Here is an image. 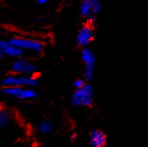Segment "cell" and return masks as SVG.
Instances as JSON below:
<instances>
[{
  "label": "cell",
  "instance_id": "obj_1",
  "mask_svg": "<svg viewBox=\"0 0 148 147\" xmlns=\"http://www.w3.org/2000/svg\"><path fill=\"white\" fill-rule=\"evenodd\" d=\"M11 42L23 52H32L34 54H40L45 48V44L40 40L27 37V36H14L12 37Z\"/></svg>",
  "mask_w": 148,
  "mask_h": 147
},
{
  "label": "cell",
  "instance_id": "obj_2",
  "mask_svg": "<svg viewBox=\"0 0 148 147\" xmlns=\"http://www.w3.org/2000/svg\"><path fill=\"white\" fill-rule=\"evenodd\" d=\"M1 93L7 97L19 101H32L37 98L38 93L34 87L23 86H2Z\"/></svg>",
  "mask_w": 148,
  "mask_h": 147
},
{
  "label": "cell",
  "instance_id": "obj_3",
  "mask_svg": "<svg viewBox=\"0 0 148 147\" xmlns=\"http://www.w3.org/2000/svg\"><path fill=\"white\" fill-rule=\"evenodd\" d=\"M38 85V78L34 75H21L12 73L1 80L2 86H23L35 87Z\"/></svg>",
  "mask_w": 148,
  "mask_h": 147
},
{
  "label": "cell",
  "instance_id": "obj_4",
  "mask_svg": "<svg viewBox=\"0 0 148 147\" xmlns=\"http://www.w3.org/2000/svg\"><path fill=\"white\" fill-rule=\"evenodd\" d=\"M11 71L15 74L21 75H34L36 72L37 67L36 64L30 61L26 57L19 56L18 58H14L10 65Z\"/></svg>",
  "mask_w": 148,
  "mask_h": 147
},
{
  "label": "cell",
  "instance_id": "obj_5",
  "mask_svg": "<svg viewBox=\"0 0 148 147\" xmlns=\"http://www.w3.org/2000/svg\"><path fill=\"white\" fill-rule=\"evenodd\" d=\"M95 37V26L92 19H88L83 26L79 29L77 36H76V43L80 48H84L90 44Z\"/></svg>",
  "mask_w": 148,
  "mask_h": 147
},
{
  "label": "cell",
  "instance_id": "obj_6",
  "mask_svg": "<svg viewBox=\"0 0 148 147\" xmlns=\"http://www.w3.org/2000/svg\"><path fill=\"white\" fill-rule=\"evenodd\" d=\"M93 101V94L91 88L88 85H83L81 88L75 89L72 95V102L75 106L88 107L91 105Z\"/></svg>",
  "mask_w": 148,
  "mask_h": 147
},
{
  "label": "cell",
  "instance_id": "obj_7",
  "mask_svg": "<svg viewBox=\"0 0 148 147\" xmlns=\"http://www.w3.org/2000/svg\"><path fill=\"white\" fill-rule=\"evenodd\" d=\"M0 51L5 55V56H9L13 59L22 56L24 54V52L16 47L11 40H5L3 38H0Z\"/></svg>",
  "mask_w": 148,
  "mask_h": 147
},
{
  "label": "cell",
  "instance_id": "obj_8",
  "mask_svg": "<svg viewBox=\"0 0 148 147\" xmlns=\"http://www.w3.org/2000/svg\"><path fill=\"white\" fill-rule=\"evenodd\" d=\"M90 143L94 147H103L106 145L107 137L100 130H94L90 133Z\"/></svg>",
  "mask_w": 148,
  "mask_h": 147
},
{
  "label": "cell",
  "instance_id": "obj_9",
  "mask_svg": "<svg viewBox=\"0 0 148 147\" xmlns=\"http://www.w3.org/2000/svg\"><path fill=\"white\" fill-rule=\"evenodd\" d=\"M12 119V111L5 107H0V130L7 129L11 125Z\"/></svg>",
  "mask_w": 148,
  "mask_h": 147
},
{
  "label": "cell",
  "instance_id": "obj_10",
  "mask_svg": "<svg viewBox=\"0 0 148 147\" xmlns=\"http://www.w3.org/2000/svg\"><path fill=\"white\" fill-rule=\"evenodd\" d=\"M80 13L82 18H88V16L93 13L92 0H82L80 7Z\"/></svg>",
  "mask_w": 148,
  "mask_h": 147
},
{
  "label": "cell",
  "instance_id": "obj_11",
  "mask_svg": "<svg viewBox=\"0 0 148 147\" xmlns=\"http://www.w3.org/2000/svg\"><path fill=\"white\" fill-rule=\"evenodd\" d=\"M82 60L86 66H93L95 61L94 55L91 53L90 50L85 49L82 52Z\"/></svg>",
  "mask_w": 148,
  "mask_h": 147
},
{
  "label": "cell",
  "instance_id": "obj_12",
  "mask_svg": "<svg viewBox=\"0 0 148 147\" xmlns=\"http://www.w3.org/2000/svg\"><path fill=\"white\" fill-rule=\"evenodd\" d=\"M38 130L41 134L47 135L52 132L53 130V123L48 120L41 121L38 125Z\"/></svg>",
  "mask_w": 148,
  "mask_h": 147
},
{
  "label": "cell",
  "instance_id": "obj_13",
  "mask_svg": "<svg viewBox=\"0 0 148 147\" xmlns=\"http://www.w3.org/2000/svg\"><path fill=\"white\" fill-rule=\"evenodd\" d=\"M85 85H86V83H85V81H84L83 79H76V80L74 82V84H73V85H74V87L75 88V89L81 88V87H82V86Z\"/></svg>",
  "mask_w": 148,
  "mask_h": 147
},
{
  "label": "cell",
  "instance_id": "obj_14",
  "mask_svg": "<svg viewBox=\"0 0 148 147\" xmlns=\"http://www.w3.org/2000/svg\"><path fill=\"white\" fill-rule=\"evenodd\" d=\"M48 1H49V0H37L38 4H40V5H45V4H47Z\"/></svg>",
  "mask_w": 148,
  "mask_h": 147
},
{
  "label": "cell",
  "instance_id": "obj_15",
  "mask_svg": "<svg viewBox=\"0 0 148 147\" xmlns=\"http://www.w3.org/2000/svg\"><path fill=\"white\" fill-rule=\"evenodd\" d=\"M4 56H5V55L1 52V51H0V61H1L2 59H3V58H4Z\"/></svg>",
  "mask_w": 148,
  "mask_h": 147
}]
</instances>
